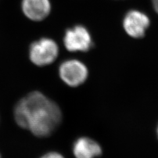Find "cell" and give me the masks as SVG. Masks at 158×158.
I'll return each mask as SVG.
<instances>
[{"mask_svg":"<svg viewBox=\"0 0 158 158\" xmlns=\"http://www.w3.org/2000/svg\"><path fill=\"white\" fill-rule=\"evenodd\" d=\"M17 124L39 138L51 136L62 121L57 103L39 91H33L21 99L15 106Z\"/></svg>","mask_w":158,"mask_h":158,"instance_id":"obj_1","label":"cell"},{"mask_svg":"<svg viewBox=\"0 0 158 158\" xmlns=\"http://www.w3.org/2000/svg\"><path fill=\"white\" fill-rule=\"evenodd\" d=\"M58 55V45L49 38H42L34 42L29 48L30 60L38 67L50 65L56 60Z\"/></svg>","mask_w":158,"mask_h":158,"instance_id":"obj_2","label":"cell"},{"mask_svg":"<svg viewBox=\"0 0 158 158\" xmlns=\"http://www.w3.org/2000/svg\"><path fill=\"white\" fill-rule=\"evenodd\" d=\"M88 71L85 64L77 59L63 61L59 67V75L62 81L71 87H77L85 82Z\"/></svg>","mask_w":158,"mask_h":158,"instance_id":"obj_3","label":"cell"},{"mask_svg":"<svg viewBox=\"0 0 158 158\" xmlns=\"http://www.w3.org/2000/svg\"><path fill=\"white\" fill-rule=\"evenodd\" d=\"M63 42L69 52H86L91 48L92 38L85 27L77 25L67 30L63 38Z\"/></svg>","mask_w":158,"mask_h":158,"instance_id":"obj_4","label":"cell"},{"mask_svg":"<svg viewBox=\"0 0 158 158\" xmlns=\"http://www.w3.org/2000/svg\"><path fill=\"white\" fill-rule=\"evenodd\" d=\"M150 25V19L144 13L136 10L128 12L123 20V27L130 36L142 38Z\"/></svg>","mask_w":158,"mask_h":158,"instance_id":"obj_5","label":"cell"},{"mask_svg":"<svg viewBox=\"0 0 158 158\" xmlns=\"http://www.w3.org/2000/svg\"><path fill=\"white\" fill-rule=\"evenodd\" d=\"M21 8L28 19L41 21L49 15L52 7L49 0H22Z\"/></svg>","mask_w":158,"mask_h":158,"instance_id":"obj_6","label":"cell"},{"mask_svg":"<svg viewBox=\"0 0 158 158\" xmlns=\"http://www.w3.org/2000/svg\"><path fill=\"white\" fill-rule=\"evenodd\" d=\"M73 152L76 158H96L102 154V150L96 141L88 137H81L74 142Z\"/></svg>","mask_w":158,"mask_h":158,"instance_id":"obj_7","label":"cell"},{"mask_svg":"<svg viewBox=\"0 0 158 158\" xmlns=\"http://www.w3.org/2000/svg\"><path fill=\"white\" fill-rule=\"evenodd\" d=\"M40 158H65L61 154L57 152H49L44 154Z\"/></svg>","mask_w":158,"mask_h":158,"instance_id":"obj_8","label":"cell"},{"mask_svg":"<svg viewBox=\"0 0 158 158\" xmlns=\"http://www.w3.org/2000/svg\"><path fill=\"white\" fill-rule=\"evenodd\" d=\"M153 3V7H154L155 11L158 14V0H152Z\"/></svg>","mask_w":158,"mask_h":158,"instance_id":"obj_9","label":"cell"},{"mask_svg":"<svg viewBox=\"0 0 158 158\" xmlns=\"http://www.w3.org/2000/svg\"><path fill=\"white\" fill-rule=\"evenodd\" d=\"M157 135H158V128H157Z\"/></svg>","mask_w":158,"mask_h":158,"instance_id":"obj_10","label":"cell"},{"mask_svg":"<svg viewBox=\"0 0 158 158\" xmlns=\"http://www.w3.org/2000/svg\"><path fill=\"white\" fill-rule=\"evenodd\" d=\"M0 158H2V157H1V155H0Z\"/></svg>","mask_w":158,"mask_h":158,"instance_id":"obj_11","label":"cell"}]
</instances>
